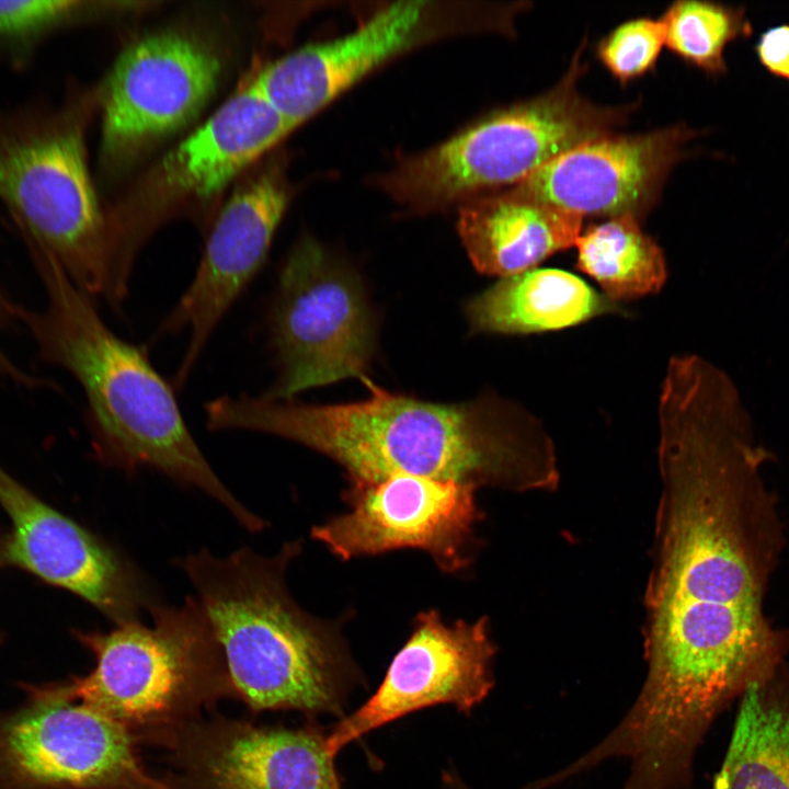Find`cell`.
<instances>
[{
	"label": "cell",
	"instance_id": "obj_17",
	"mask_svg": "<svg viewBox=\"0 0 789 789\" xmlns=\"http://www.w3.org/2000/svg\"><path fill=\"white\" fill-rule=\"evenodd\" d=\"M327 734L316 724L256 725L201 719L164 746L176 789H342Z\"/></svg>",
	"mask_w": 789,
	"mask_h": 789
},
{
	"label": "cell",
	"instance_id": "obj_11",
	"mask_svg": "<svg viewBox=\"0 0 789 789\" xmlns=\"http://www.w3.org/2000/svg\"><path fill=\"white\" fill-rule=\"evenodd\" d=\"M511 9L468 1H398L378 10L355 31L306 45L250 79L295 128L340 94L396 57L424 44L507 27Z\"/></svg>",
	"mask_w": 789,
	"mask_h": 789
},
{
	"label": "cell",
	"instance_id": "obj_6",
	"mask_svg": "<svg viewBox=\"0 0 789 789\" xmlns=\"http://www.w3.org/2000/svg\"><path fill=\"white\" fill-rule=\"evenodd\" d=\"M586 42L548 91L494 112L426 151L403 159L377 185L409 210L430 213L507 190L570 149L615 132L639 103L599 105L579 81Z\"/></svg>",
	"mask_w": 789,
	"mask_h": 789
},
{
	"label": "cell",
	"instance_id": "obj_22",
	"mask_svg": "<svg viewBox=\"0 0 789 789\" xmlns=\"http://www.w3.org/2000/svg\"><path fill=\"white\" fill-rule=\"evenodd\" d=\"M576 267L617 300L658 293L667 276L664 253L632 216L607 218L576 239Z\"/></svg>",
	"mask_w": 789,
	"mask_h": 789
},
{
	"label": "cell",
	"instance_id": "obj_4",
	"mask_svg": "<svg viewBox=\"0 0 789 789\" xmlns=\"http://www.w3.org/2000/svg\"><path fill=\"white\" fill-rule=\"evenodd\" d=\"M300 552L296 540L272 557L248 547L227 557L201 550L176 564L211 624L235 695L252 711L343 718L362 675L343 638V621L317 618L291 596L286 572Z\"/></svg>",
	"mask_w": 789,
	"mask_h": 789
},
{
	"label": "cell",
	"instance_id": "obj_27",
	"mask_svg": "<svg viewBox=\"0 0 789 789\" xmlns=\"http://www.w3.org/2000/svg\"><path fill=\"white\" fill-rule=\"evenodd\" d=\"M19 308L0 284V331L7 329L15 321H19ZM0 376L12 380L25 388H37L46 386V382L37 377L24 373L16 366L0 347Z\"/></svg>",
	"mask_w": 789,
	"mask_h": 789
},
{
	"label": "cell",
	"instance_id": "obj_21",
	"mask_svg": "<svg viewBox=\"0 0 789 789\" xmlns=\"http://www.w3.org/2000/svg\"><path fill=\"white\" fill-rule=\"evenodd\" d=\"M712 789H789V675L784 664L741 696Z\"/></svg>",
	"mask_w": 789,
	"mask_h": 789
},
{
	"label": "cell",
	"instance_id": "obj_8",
	"mask_svg": "<svg viewBox=\"0 0 789 789\" xmlns=\"http://www.w3.org/2000/svg\"><path fill=\"white\" fill-rule=\"evenodd\" d=\"M294 129L249 79L165 153L129 199L108 213L115 289L128 291L136 258L156 230L179 217L201 218Z\"/></svg>",
	"mask_w": 789,
	"mask_h": 789
},
{
	"label": "cell",
	"instance_id": "obj_26",
	"mask_svg": "<svg viewBox=\"0 0 789 789\" xmlns=\"http://www.w3.org/2000/svg\"><path fill=\"white\" fill-rule=\"evenodd\" d=\"M761 65L773 76L789 81V24L771 26L755 45Z\"/></svg>",
	"mask_w": 789,
	"mask_h": 789
},
{
	"label": "cell",
	"instance_id": "obj_15",
	"mask_svg": "<svg viewBox=\"0 0 789 789\" xmlns=\"http://www.w3.org/2000/svg\"><path fill=\"white\" fill-rule=\"evenodd\" d=\"M495 652L485 617L447 622L436 609L419 613L377 690L327 734L330 754L427 707L445 704L469 713L494 686Z\"/></svg>",
	"mask_w": 789,
	"mask_h": 789
},
{
	"label": "cell",
	"instance_id": "obj_14",
	"mask_svg": "<svg viewBox=\"0 0 789 789\" xmlns=\"http://www.w3.org/2000/svg\"><path fill=\"white\" fill-rule=\"evenodd\" d=\"M283 165L260 161L238 181L213 220L196 273L160 323L159 335L186 330L175 374L181 388L227 311L261 270L289 202Z\"/></svg>",
	"mask_w": 789,
	"mask_h": 789
},
{
	"label": "cell",
	"instance_id": "obj_28",
	"mask_svg": "<svg viewBox=\"0 0 789 789\" xmlns=\"http://www.w3.org/2000/svg\"><path fill=\"white\" fill-rule=\"evenodd\" d=\"M443 784L445 789H470L458 775L450 771L443 774Z\"/></svg>",
	"mask_w": 789,
	"mask_h": 789
},
{
	"label": "cell",
	"instance_id": "obj_3",
	"mask_svg": "<svg viewBox=\"0 0 789 789\" xmlns=\"http://www.w3.org/2000/svg\"><path fill=\"white\" fill-rule=\"evenodd\" d=\"M28 253L47 301L43 310L20 306L19 321L43 361L66 369L82 388L95 456L127 472L151 468L195 487L249 531L263 530L265 521L241 504L211 469L173 389L146 352L107 327L92 297L55 260L38 251Z\"/></svg>",
	"mask_w": 789,
	"mask_h": 789
},
{
	"label": "cell",
	"instance_id": "obj_5",
	"mask_svg": "<svg viewBox=\"0 0 789 789\" xmlns=\"http://www.w3.org/2000/svg\"><path fill=\"white\" fill-rule=\"evenodd\" d=\"M95 98L0 108V203L28 251L49 255L81 290L110 304V219L85 148Z\"/></svg>",
	"mask_w": 789,
	"mask_h": 789
},
{
	"label": "cell",
	"instance_id": "obj_13",
	"mask_svg": "<svg viewBox=\"0 0 789 789\" xmlns=\"http://www.w3.org/2000/svg\"><path fill=\"white\" fill-rule=\"evenodd\" d=\"M220 72L217 53L182 32L151 34L126 48L99 93L104 165L128 167L186 126L214 94Z\"/></svg>",
	"mask_w": 789,
	"mask_h": 789
},
{
	"label": "cell",
	"instance_id": "obj_10",
	"mask_svg": "<svg viewBox=\"0 0 789 789\" xmlns=\"http://www.w3.org/2000/svg\"><path fill=\"white\" fill-rule=\"evenodd\" d=\"M0 711V789H176L139 761L134 736L73 698L65 681L21 685Z\"/></svg>",
	"mask_w": 789,
	"mask_h": 789
},
{
	"label": "cell",
	"instance_id": "obj_24",
	"mask_svg": "<svg viewBox=\"0 0 789 789\" xmlns=\"http://www.w3.org/2000/svg\"><path fill=\"white\" fill-rule=\"evenodd\" d=\"M102 10L75 0L0 1V59L22 69L49 35Z\"/></svg>",
	"mask_w": 789,
	"mask_h": 789
},
{
	"label": "cell",
	"instance_id": "obj_25",
	"mask_svg": "<svg viewBox=\"0 0 789 789\" xmlns=\"http://www.w3.org/2000/svg\"><path fill=\"white\" fill-rule=\"evenodd\" d=\"M664 46L662 20L642 16L607 33L596 46V57L614 79L627 85L655 69Z\"/></svg>",
	"mask_w": 789,
	"mask_h": 789
},
{
	"label": "cell",
	"instance_id": "obj_1",
	"mask_svg": "<svg viewBox=\"0 0 789 789\" xmlns=\"http://www.w3.org/2000/svg\"><path fill=\"white\" fill-rule=\"evenodd\" d=\"M752 421L742 403L718 396L679 398L659 411L661 548L648 672L633 705L671 735H705L789 649V633L764 609L784 534L763 474L771 454Z\"/></svg>",
	"mask_w": 789,
	"mask_h": 789
},
{
	"label": "cell",
	"instance_id": "obj_9",
	"mask_svg": "<svg viewBox=\"0 0 789 789\" xmlns=\"http://www.w3.org/2000/svg\"><path fill=\"white\" fill-rule=\"evenodd\" d=\"M276 377L263 393L289 400L306 389L367 377L376 323L358 275L310 237L285 260L267 313Z\"/></svg>",
	"mask_w": 789,
	"mask_h": 789
},
{
	"label": "cell",
	"instance_id": "obj_19",
	"mask_svg": "<svg viewBox=\"0 0 789 789\" xmlns=\"http://www.w3.org/2000/svg\"><path fill=\"white\" fill-rule=\"evenodd\" d=\"M459 207L457 230L482 274L506 277L575 245L583 217L512 188L473 197Z\"/></svg>",
	"mask_w": 789,
	"mask_h": 789
},
{
	"label": "cell",
	"instance_id": "obj_7",
	"mask_svg": "<svg viewBox=\"0 0 789 789\" xmlns=\"http://www.w3.org/2000/svg\"><path fill=\"white\" fill-rule=\"evenodd\" d=\"M149 613L150 626L136 621L110 632L75 631L95 665L65 683L73 698L121 724L137 743L164 746L235 690L197 597L178 606L155 604Z\"/></svg>",
	"mask_w": 789,
	"mask_h": 789
},
{
	"label": "cell",
	"instance_id": "obj_16",
	"mask_svg": "<svg viewBox=\"0 0 789 789\" xmlns=\"http://www.w3.org/2000/svg\"><path fill=\"white\" fill-rule=\"evenodd\" d=\"M0 506L11 522L9 534L0 542L3 563L76 594L115 626L140 621L156 604L118 552L2 468Z\"/></svg>",
	"mask_w": 789,
	"mask_h": 789
},
{
	"label": "cell",
	"instance_id": "obj_2",
	"mask_svg": "<svg viewBox=\"0 0 789 789\" xmlns=\"http://www.w3.org/2000/svg\"><path fill=\"white\" fill-rule=\"evenodd\" d=\"M369 397L310 404L261 396H222L209 407L215 431L286 438L339 464L348 483L392 474L527 490L556 481L548 438L515 408L493 397L436 403L391 392L367 377Z\"/></svg>",
	"mask_w": 789,
	"mask_h": 789
},
{
	"label": "cell",
	"instance_id": "obj_20",
	"mask_svg": "<svg viewBox=\"0 0 789 789\" xmlns=\"http://www.w3.org/2000/svg\"><path fill=\"white\" fill-rule=\"evenodd\" d=\"M474 333L530 334L560 330L592 318L622 313L620 306L579 276L557 268H530L511 276L466 304Z\"/></svg>",
	"mask_w": 789,
	"mask_h": 789
},
{
	"label": "cell",
	"instance_id": "obj_23",
	"mask_svg": "<svg viewBox=\"0 0 789 789\" xmlns=\"http://www.w3.org/2000/svg\"><path fill=\"white\" fill-rule=\"evenodd\" d=\"M665 27V46L684 62L717 78L728 66L727 47L752 35L746 9L712 1L673 2L660 16Z\"/></svg>",
	"mask_w": 789,
	"mask_h": 789
},
{
	"label": "cell",
	"instance_id": "obj_18",
	"mask_svg": "<svg viewBox=\"0 0 789 789\" xmlns=\"http://www.w3.org/2000/svg\"><path fill=\"white\" fill-rule=\"evenodd\" d=\"M697 132L684 123L647 133H609L585 141L510 187L570 213L639 220L688 153Z\"/></svg>",
	"mask_w": 789,
	"mask_h": 789
},
{
	"label": "cell",
	"instance_id": "obj_12",
	"mask_svg": "<svg viewBox=\"0 0 789 789\" xmlns=\"http://www.w3.org/2000/svg\"><path fill=\"white\" fill-rule=\"evenodd\" d=\"M478 488L456 480L392 474L369 483H348V511L310 536L343 561L414 548L449 574L465 571L478 547L476 525L482 513Z\"/></svg>",
	"mask_w": 789,
	"mask_h": 789
}]
</instances>
